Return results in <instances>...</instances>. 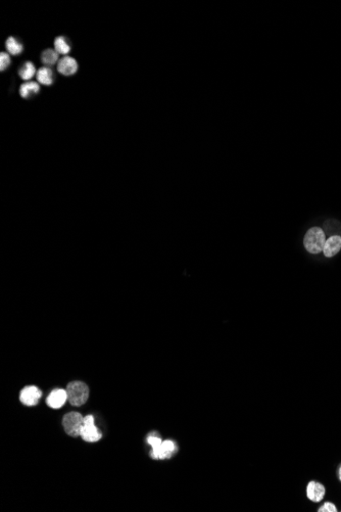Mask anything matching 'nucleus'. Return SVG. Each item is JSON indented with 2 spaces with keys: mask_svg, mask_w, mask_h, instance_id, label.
Returning <instances> with one entry per match:
<instances>
[{
  "mask_svg": "<svg viewBox=\"0 0 341 512\" xmlns=\"http://www.w3.org/2000/svg\"><path fill=\"white\" fill-rule=\"evenodd\" d=\"M326 234L320 227L310 228L303 239V244L305 250L310 254H319L323 252L325 242H326Z\"/></svg>",
  "mask_w": 341,
  "mask_h": 512,
  "instance_id": "obj_1",
  "label": "nucleus"
},
{
  "mask_svg": "<svg viewBox=\"0 0 341 512\" xmlns=\"http://www.w3.org/2000/svg\"><path fill=\"white\" fill-rule=\"evenodd\" d=\"M67 401L72 406H82L86 403L89 396L88 387L82 382H72L66 388Z\"/></svg>",
  "mask_w": 341,
  "mask_h": 512,
  "instance_id": "obj_2",
  "label": "nucleus"
},
{
  "mask_svg": "<svg viewBox=\"0 0 341 512\" xmlns=\"http://www.w3.org/2000/svg\"><path fill=\"white\" fill-rule=\"evenodd\" d=\"M83 424H84V417L78 412H69L65 414L62 419L63 429L65 433L70 437L81 436Z\"/></svg>",
  "mask_w": 341,
  "mask_h": 512,
  "instance_id": "obj_3",
  "label": "nucleus"
},
{
  "mask_svg": "<svg viewBox=\"0 0 341 512\" xmlns=\"http://www.w3.org/2000/svg\"><path fill=\"white\" fill-rule=\"evenodd\" d=\"M81 437L84 441L89 443L97 442L101 439V434L98 432L94 425V418L91 415L84 417V424L81 431Z\"/></svg>",
  "mask_w": 341,
  "mask_h": 512,
  "instance_id": "obj_4",
  "label": "nucleus"
},
{
  "mask_svg": "<svg viewBox=\"0 0 341 512\" xmlns=\"http://www.w3.org/2000/svg\"><path fill=\"white\" fill-rule=\"evenodd\" d=\"M177 451V446L176 444L170 441V440H165L162 441L159 446L156 448H153L151 450V457L156 460H163V459H168L172 457V455Z\"/></svg>",
  "mask_w": 341,
  "mask_h": 512,
  "instance_id": "obj_5",
  "label": "nucleus"
},
{
  "mask_svg": "<svg viewBox=\"0 0 341 512\" xmlns=\"http://www.w3.org/2000/svg\"><path fill=\"white\" fill-rule=\"evenodd\" d=\"M306 497L309 501L313 503H319L324 500L326 495V488L323 484L316 481H310L306 485L305 489Z\"/></svg>",
  "mask_w": 341,
  "mask_h": 512,
  "instance_id": "obj_6",
  "label": "nucleus"
},
{
  "mask_svg": "<svg viewBox=\"0 0 341 512\" xmlns=\"http://www.w3.org/2000/svg\"><path fill=\"white\" fill-rule=\"evenodd\" d=\"M42 393L41 391L34 386L26 387L21 392H20V402L27 406H34L38 403L39 399L41 398Z\"/></svg>",
  "mask_w": 341,
  "mask_h": 512,
  "instance_id": "obj_7",
  "label": "nucleus"
},
{
  "mask_svg": "<svg viewBox=\"0 0 341 512\" xmlns=\"http://www.w3.org/2000/svg\"><path fill=\"white\" fill-rule=\"evenodd\" d=\"M57 71L63 76H71L78 71L77 60L70 56H63L57 63Z\"/></svg>",
  "mask_w": 341,
  "mask_h": 512,
  "instance_id": "obj_8",
  "label": "nucleus"
},
{
  "mask_svg": "<svg viewBox=\"0 0 341 512\" xmlns=\"http://www.w3.org/2000/svg\"><path fill=\"white\" fill-rule=\"evenodd\" d=\"M340 250H341V236L332 235L326 240L324 249H323V253H324L325 257L332 258L335 255H337Z\"/></svg>",
  "mask_w": 341,
  "mask_h": 512,
  "instance_id": "obj_9",
  "label": "nucleus"
},
{
  "mask_svg": "<svg viewBox=\"0 0 341 512\" xmlns=\"http://www.w3.org/2000/svg\"><path fill=\"white\" fill-rule=\"evenodd\" d=\"M67 400V394L66 391L57 389L51 392V394L47 398V405L53 409H58L62 407Z\"/></svg>",
  "mask_w": 341,
  "mask_h": 512,
  "instance_id": "obj_10",
  "label": "nucleus"
},
{
  "mask_svg": "<svg viewBox=\"0 0 341 512\" xmlns=\"http://www.w3.org/2000/svg\"><path fill=\"white\" fill-rule=\"evenodd\" d=\"M37 81L42 85H51L54 81V75L49 66H43L37 71Z\"/></svg>",
  "mask_w": 341,
  "mask_h": 512,
  "instance_id": "obj_11",
  "label": "nucleus"
},
{
  "mask_svg": "<svg viewBox=\"0 0 341 512\" xmlns=\"http://www.w3.org/2000/svg\"><path fill=\"white\" fill-rule=\"evenodd\" d=\"M40 91V86L37 82L34 81H29L23 83L20 88H19V94L23 98H30Z\"/></svg>",
  "mask_w": 341,
  "mask_h": 512,
  "instance_id": "obj_12",
  "label": "nucleus"
},
{
  "mask_svg": "<svg viewBox=\"0 0 341 512\" xmlns=\"http://www.w3.org/2000/svg\"><path fill=\"white\" fill-rule=\"evenodd\" d=\"M37 74L36 72V68L34 65L33 62L31 61H26L21 66L20 69L18 70V75L19 77L25 80V81H30L35 75Z\"/></svg>",
  "mask_w": 341,
  "mask_h": 512,
  "instance_id": "obj_13",
  "label": "nucleus"
},
{
  "mask_svg": "<svg viewBox=\"0 0 341 512\" xmlns=\"http://www.w3.org/2000/svg\"><path fill=\"white\" fill-rule=\"evenodd\" d=\"M5 47H6V50L9 54H12V55H18L22 52V44L14 37H9L7 38V40L5 41Z\"/></svg>",
  "mask_w": 341,
  "mask_h": 512,
  "instance_id": "obj_14",
  "label": "nucleus"
},
{
  "mask_svg": "<svg viewBox=\"0 0 341 512\" xmlns=\"http://www.w3.org/2000/svg\"><path fill=\"white\" fill-rule=\"evenodd\" d=\"M58 53L54 49H45L42 54H41V60L42 62L48 66V65H54L55 63H58Z\"/></svg>",
  "mask_w": 341,
  "mask_h": 512,
  "instance_id": "obj_15",
  "label": "nucleus"
},
{
  "mask_svg": "<svg viewBox=\"0 0 341 512\" xmlns=\"http://www.w3.org/2000/svg\"><path fill=\"white\" fill-rule=\"evenodd\" d=\"M54 50L58 54L65 55L70 51V45L65 37L59 36L54 40Z\"/></svg>",
  "mask_w": 341,
  "mask_h": 512,
  "instance_id": "obj_16",
  "label": "nucleus"
},
{
  "mask_svg": "<svg viewBox=\"0 0 341 512\" xmlns=\"http://www.w3.org/2000/svg\"><path fill=\"white\" fill-rule=\"evenodd\" d=\"M10 64V56L7 52L0 53V70L5 71Z\"/></svg>",
  "mask_w": 341,
  "mask_h": 512,
  "instance_id": "obj_17",
  "label": "nucleus"
},
{
  "mask_svg": "<svg viewBox=\"0 0 341 512\" xmlns=\"http://www.w3.org/2000/svg\"><path fill=\"white\" fill-rule=\"evenodd\" d=\"M318 512H337V507L334 503L327 501L323 505H321L318 509Z\"/></svg>",
  "mask_w": 341,
  "mask_h": 512,
  "instance_id": "obj_18",
  "label": "nucleus"
},
{
  "mask_svg": "<svg viewBox=\"0 0 341 512\" xmlns=\"http://www.w3.org/2000/svg\"><path fill=\"white\" fill-rule=\"evenodd\" d=\"M161 439L155 435H150L148 438H147V443L151 446V448H156L157 446H159L161 444Z\"/></svg>",
  "mask_w": 341,
  "mask_h": 512,
  "instance_id": "obj_19",
  "label": "nucleus"
},
{
  "mask_svg": "<svg viewBox=\"0 0 341 512\" xmlns=\"http://www.w3.org/2000/svg\"><path fill=\"white\" fill-rule=\"evenodd\" d=\"M338 478H339V481L341 482V465L338 469Z\"/></svg>",
  "mask_w": 341,
  "mask_h": 512,
  "instance_id": "obj_20",
  "label": "nucleus"
}]
</instances>
